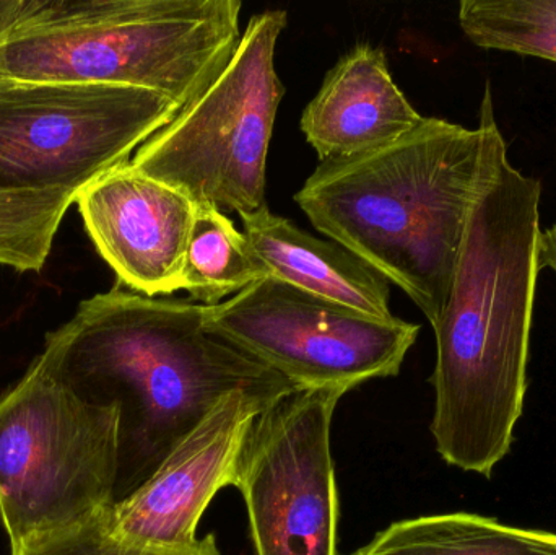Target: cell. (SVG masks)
<instances>
[{
  "mask_svg": "<svg viewBox=\"0 0 556 555\" xmlns=\"http://www.w3.org/2000/svg\"><path fill=\"white\" fill-rule=\"evenodd\" d=\"M539 179L500 150L470 209L450 295L433 326L431 420L437 452L492 478L525 409L535 289L541 274Z\"/></svg>",
  "mask_w": 556,
  "mask_h": 555,
  "instance_id": "1",
  "label": "cell"
},
{
  "mask_svg": "<svg viewBox=\"0 0 556 555\" xmlns=\"http://www.w3.org/2000/svg\"><path fill=\"white\" fill-rule=\"evenodd\" d=\"M39 358L81 396L119 404L116 502L152 478L228 394L247 391L276 404L296 391L215 331L207 306L121 287L84 300L46 336Z\"/></svg>",
  "mask_w": 556,
  "mask_h": 555,
  "instance_id": "2",
  "label": "cell"
},
{
  "mask_svg": "<svg viewBox=\"0 0 556 555\" xmlns=\"http://www.w3.org/2000/svg\"><path fill=\"white\" fill-rule=\"evenodd\" d=\"M505 147L486 81L477 129L424 117L401 139L320 162L294 201L316 230L404 290L434 326L470 209Z\"/></svg>",
  "mask_w": 556,
  "mask_h": 555,
  "instance_id": "3",
  "label": "cell"
},
{
  "mask_svg": "<svg viewBox=\"0 0 556 555\" xmlns=\"http://www.w3.org/2000/svg\"><path fill=\"white\" fill-rule=\"evenodd\" d=\"M240 0H22L0 81L119 85L188 104L240 39Z\"/></svg>",
  "mask_w": 556,
  "mask_h": 555,
  "instance_id": "4",
  "label": "cell"
},
{
  "mask_svg": "<svg viewBox=\"0 0 556 555\" xmlns=\"http://www.w3.org/2000/svg\"><path fill=\"white\" fill-rule=\"evenodd\" d=\"M119 404L81 396L41 358L0 400V520L10 555L116 502Z\"/></svg>",
  "mask_w": 556,
  "mask_h": 555,
  "instance_id": "5",
  "label": "cell"
},
{
  "mask_svg": "<svg viewBox=\"0 0 556 555\" xmlns=\"http://www.w3.org/2000/svg\"><path fill=\"white\" fill-rule=\"evenodd\" d=\"M287 23L285 10L254 15L224 67L130 165L194 204L240 215L267 205V155L285 94L276 51Z\"/></svg>",
  "mask_w": 556,
  "mask_h": 555,
  "instance_id": "6",
  "label": "cell"
},
{
  "mask_svg": "<svg viewBox=\"0 0 556 555\" xmlns=\"http://www.w3.org/2000/svg\"><path fill=\"white\" fill-rule=\"evenodd\" d=\"M181 110L140 88L64 81L0 85V195L68 191L130 162Z\"/></svg>",
  "mask_w": 556,
  "mask_h": 555,
  "instance_id": "7",
  "label": "cell"
},
{
  "mask_svg": "<svg viewBox=\"0 0 556 555\" xmlns=\"http://www.w3.org/2000/svg\"><path fill=\"white\" fill-rule=\"evenodd\" d=\"M208 325L296 391H337L397 377L420 326L379 319L264 277L207 306Z\"/></svg>",
  "mask_w": 556,
  "mask_h": 555,
  "instance_id": "8",
  "label": "cell"
},
{
  "mask_svg": "<svg viewBox=\"0 0 556 555\" xmlns=\"http://www.w3.org/2000/svg\"><path fill=\"white\" fill-rule=\"evenodd\" d=\"M342 393L294 391L264 411L238 459L256 555H337L330 429Z\"/></svg>",
  "mask_w": 556,
  "mask_h": 555,
  "instance_id": "9",
  "label": "cell"
},
{
  "mask_svg": "<svg viewBox=\"0 0 556 555\" xmlns=\"http://www.w3.org/2000/svg\"><path fill=\"white\" fill-rule=\"evenodd\" d=\"M273 404L247 391L225 396L166 456L152 478L108 508L111 530L146 546H191L215 495L233 485L254 420Z\"/></svg>",
  "mask_w": 556,
  "mask_h": 555,
  "instance_id": "10",
  "label": "cell"
},
{
  "mask_svg": "<svg viewBox=\"0 0 556 555\" xmlns=\"http://www.w3.org/2000/svg\"><path fill=\"white\" fill-rule=\"evenodd\" d=\"M75 202L88 237L121 283L147 297L182 290L191 199L129 162L91 182Z\"/></svg>",
  "mask_w": 556,
  "mask_h": 555,
  "instance_id": "11",
  "label": "cell"
},
{
  "mask_svg": "<svg viewBox=\"0 0 556 555\" xmlns=\"http://www.w3.org/2000/svg\"><path fill=\"white\" fill-rule=\"evenodd\" d=\"M424 116L389 72L381 48L359 42L327 72L304 108L301 130L323 162L359 155L401 139Z\"/></svg>",
  "mask_w": 556,
  "mask_h": 555,
  "instance_id": "12",
  "label": "cell"
},
{
  "mask_svg": "<svg viewBox=\"0 0 556 555\" xmlns=\"http://www.w3.org/2000/svg\"><path fill=\"white\" fill-rule=\"evenodd\" d=\"M240 217L267 277L375 318H394L389 280L342 244L313 237L267 205Z\"/></svg>",
  "mask_w": 556,
  "mask_h": 555,
  "instance_id": "13",
  "label": "cell"
},
{
  "mask_svg": "<svg viewBox=\"0 0 556 555\" xmlns=\"http://www.w3.org/2000/svg\"><path fill=\"white\" fill-rule=\"evenodd\" d=\"M352 555H556V534L456 512L395 521Z\"/></svg>",
  "mask_w": 556,
  "mask_h": 555,
  "instance_id": "14",
  "label": "cell"
},
{
  "mask_svg": "<svg viewBox=\"0 0 556 555\" xmlns=\"http://www.w3.org/2000/svg\"><path fill=\"white\" fill-rule=\"evenodd\" d=\"M194 205L182 290L205 306H214L264 279L267 273L248 238L225 212L214 205Z\"/></svg>",
  "mask_w": 556,
  "mask_h": 555,
  "instance_id": "15",
  "label": "cell"
},
{
  "mask_svg": "<svg viewBox=\"0 0 556 555\" xmlns=\"http://www.w3.org/2000/svg\"><path fill=\"white\" fill-rule=\"evenodd\" d=\"M459 23L479 48L556 62V0H464Z\"/></svg>",
  "mask_w": 556,
  "mask_h": 555,
  "instance_id": "16",
  "label": "cell"
},
{
  "mask_svg": "<svg viewBox=\"0 0 556 555\" xmlns=\"http://www.w3.org/2000/svg\"><path fill=\"white\" fill-rule=\"evenodd\" d=\"M77 195L29 191L0 195V266L18 273L42 269L62 218Z\"/></svg>",
  "mask_w": 556,
  "mask_h": 555,
  "instance_id": "17",
  "label": "cell"
},
{
  "mask_svg": "<svg viewBox=\"0 0 556 555\" xmlns=\"http://www.w3.org/2000/svg\"><path fill=\"white\" fill-rule=\"evenodd\" d=\"M106 512L77 527L36 538L12 555H222L212 533L185 547L146 546L124 540L111 530Z\"/></svg>",
  "mask_w": 556,
  "mask_h": 555,
  "instance_id": "18",
  "label": "cell"
},
{
  "mask_svg": "<svg viewBox=\"0 0 556 555\" xmlns=\"http://www.w3.org/2000/svg\"><path fill=\"white\" fill-rule=\"evenodd\" d=\"M539 266H541V270L551 269L556 274V222L547 230L542 231Z\"/></svg>",
  "mask_w": 556,
  "mask_h": 555,
  "instance_id": "19",
  "label": "cell"
},
{
  "mask_svg": "<svg viewBox=\"0 0 556 555\" xmlns=\"http://www.w3.org/2000/svg\"><path fill=\"white\" fill-rule=\"evenodd\" d=\"M20 5L22 0H0V46L18 15ZM2 84L3 81H0V85Z\"/></svg>",
  "mask_w": 556,
  "mask_h": 555,
  "instance_id": "20",
  "label": "cell"
}]
</instances>
